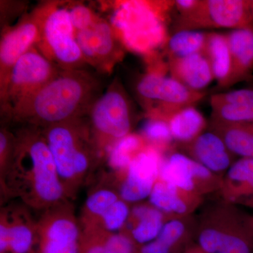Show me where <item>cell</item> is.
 I'll return each instance as SVG.
<instances>
[{
    "label": "cell",
    "instance_id": "cell-23",
    "mask_svg": "<svg viewBox=\"0 0 253 253\" xmlns=\"http://www.w3.org/2000/svg\"><path fill=\"white\" fill-rule=\"evenodd\" d=\"M218 87L226 89L230 78L231 58L226 34L209 32L204 50Z\"/></svg>",
    "mask_w": 253,
    "mask_h": 253
},
{
    "label": "cell",
    "instance_id": "cell-4",
    "mask_svg": "<svg viewBox=\"0 0 253 253\" xmlns=\"http://www.w3.org/2000/svg\"><path fill=\"white\" fill-rule=\"evenodd\" d=\"M196 237L206 253H253V214L221 201L196 219Z\"/></svg>",
    "mask_w": 253,
    "mask_h": 253
},
{
    "label": "cell",
    "instance_id": "cell-32",
    "mask_svg": "<svg viewBox=\"0 0 253 253\" xmlns=\"http://www.w3.org/2000/svg\"><path fill=\"white\" fill-rule=\"evenodd\" d=\"M129 205L123 199L118 200L101 218L100 229L109 233H118L122 231L130 214Z\"/></svg>",
    "mask_w": 253,
    "mask_h": 253
},
{
    "label": "cell",
    "instance_id": "cell-35",
    "mask_svg": "<svg viewBox=\"0 0 253 253\" xmlns=\"http://www.w3.org/2000/svg\"><path fill=\"white\" fill-rule=\"evenodd\" d=\"M184 253H205L204 251H202L199 247H198L197 246H191L189 249L186 250L185 252Z\"/></svg>",
    "mask_w": 253,
    "mask_h": 253
},
{
    "label": "cell",
    "instance_id": "cell-27",
    "mask_svg": "<svg viewBox=\"0 0 253 253\" xmlns=\"http://www.w3.org/2000/svg\"><path fill=\"white\" fill-rule=\"evenodd\" d=\"M121 199L117 190L99 187L88 196L80 221L82 231L100 229V222L106 211Z\"/></svg>",
    "mask_w": 253,
    "mask_h": 253
},
{
    "label": "cell",
    "instance_id": "cell-17",
    "mask_svg": "<svg viewBox=\"0 0 253 253\" xmlns=\"http://www.w3.org/2000/svg\"><path fill=\"white\" fill-rule=\"evenodd\" d=\"M211 121L219 123H253V86L211 96Z\"/></svg>",
    "mask_w": 253,
    "mask_h": 253
},
{
    "label": "cell",
    "instance_id": "cell-26",
    "mask_svg": "<svg viewBox=\"0 0 253 253\" xmlns=\"http://www.w3.org/2000/svg\"><path fill=\"white\" fill-rule=\"evenodd\" d=\"M149 146L141 134L130 133L111 146L106 153L108 166L113 171V179L117 183L131 161Z\"/></svg>",
    "mask_w": 253,
    "mask_h": 253
},
{
    "label": "cell",
    "instance_id": "cell-11",
    "mask_svg": "<svg viewBox=\"0 0 253 253\" xmlns=\"http://www.w3.org/2000/svg\"><path fill=\"white\" fill-rule=\"evenodd\" d=\"M159 178L203 197L219 192L222 183V176L176 151L165 156Z\"/></svg>",
    "mask_w": 253,
    "mask_h": 253
},
{
    "label": "cell",
    "instance_id": "cell-8",
    "mask_svg": "<svg viewBox=\"0 0 253 253\" xmlns=\"http://www.w3.org/2000/svg\"><path fill=\"white\" fill-rule=\"evenodd\" d=\"M253 26V0H197L192 9L178 15L173 23L172 33Z\"/></svg>",
    "mask_w": 253,
    "mask_h": 253
},
{
    "label": "cell",
    "instance_id": "cell-21",
    "mask_svg": "<svg viewBox=\"0 0 253 253\" xmlns=\"http://www.w3.org/2000/svg\"><path fill=\"white\" fill-rule=\"evenodd\" d=\"M168 69L171 77L196 91H204L214 80L204 52L185 57L169 58Z\"/></svg>",
    "mask_w": 253,
    "mask_h": 253
},
{
    "label": "cell",
    "instance_id": "cell-20",
    "mask_svg": "<svg viewBox=\"0 0 253 253\" xmlns=\"http://www.w3.org/2000/svg\"><path fill=\"white\" fill-rule=\"evenodd\" d=\"M230 49L231 70L227 88L241 82H253V26L226 33Z\"/></svg>",
    "mask_w": 253,
    "mask_h": 253
},
{
    "label": "cell",
    "instance_id": "cell-1",
    "mask_svg": "<svg viewBox=\"0 0 253 253\" xmlns=\"http://www.w3.org/2000/svg\"><path fill=\"white\" fill-rule=\"evenodd\" d=\"M14 135L11 161L0 180L1 194L19 198L26 207L42 212L70 201L42 129L23 125Z\"/></svg>",
    "mask_w": 253,
    "mask_h": 253
},
{
    "label": "cell",
    "instance_id": "cell-9",
    "mask_svg": "<svg viewBox=\"0 0 253 253\" xmlns=\"http://www.w3.org/2000/svg\"><path fill=\"white\" fill-rule=\"evenodd\" d=\"M82 228L71 201L43 211L31 253H79Z\"/></svg>",
    "mask_w": 253,
    "mask_h": 253
},
{
    "label": "cell",
    "instance_id": "cell-7",
    "mask_svg": "<svg viewBox=\"0 0 253 253\" xmlns=\"http://www.w3.org/2000/svg\"><path fill=\"white\" fill-rule=\"evenodd\" d=\"M88 114L95 139L104 156L115 143L131 133L132 105L117 83L99 96Z\"/></svg>",
    "mask_w": 253,
    "mask_h": 253
},
{
    "label": "cell",
    "instance_id": "cell-28",
    "mask_svg": "<svg viewBox=\"0 0 253 253\" xmlns=\"http://www.w3.org/2000/svg\"><path fill=\"white\" fill-rule=\"evenodd\" d=\"M196 224L193 215L170 218L156 239L171 253H178L195 237Z\"/></svg>",
    "mask_w": 253,
    "mask_h": 253
},
{
    "label": "cell",
    "instance_id": "cell-18",
    "mask_svg": "<svg viewBox=\"0 0 253 253\" xmlns=\"http://www.w3.org/2000/svg\"><path fill=\"white\" fill-rule=\"evenodd\" d=\"M204 197L186 191L158 177L149 202L169 217H185L204 204Z\"/></svg>",
    "mask_w": 253,
    "mask_h": 253
},
{
    "label": "cell",
    "instance_id": "cell-25",
    "mask_svg": "<svg viewBox=\"0 0 253 253\" xmlns=\"http://www.w3.org/2000/svg\"><path fill=\"white\" fill-rule=\"evenodd\" d=\"M208 130L220 136L236 156L253 158V123L226 124L210 121Z\"/></svg>",
    "mask_w": 253,
    "mask_h": 253
},
{
    "label": "cell",
    "instance_id": "cell-16",
    "mask_svg": "<svg viewBox=\"0 0 253 253\" xmlns=\"http://www.w3.org/2000/svg\"><path fill=\"white\" fill-rule=\"evenodd\" d=\"M179 147L183 154L222 177L236 161V156L220 136L211 130L204 131L194 141Z\"/></svg>",
    "mask_w": 253,
    "mask_h": 253
},
{
    "label": "cell",
    "instance_id": "cell-5",
    "mask_svg": "<svg viewBox=\"0 0 253 253\" xmlns=\"http://www.w3.org/2000/svg\"><path fill=\"white\" fill-rule=\"evenodd\" d=\"M126 1L118 4L111 22L125 45L140 54H149L167 42L163 24L164 3Z\"/></svg>",
    "mask_w": 253,
    "mask_h": 253
},
{
    "label": "cell",
    "instance_id": "cell-30",
    "mask_svg": "<svg viewBox=\"0 0 253 253\" xmlns=\"http://www.w3.org/2000/svg\"><path fill=\"white\" fill-rule=\"evenodd\" d=\"M219 194L222 201L235 206L253 208V176L229 178L223 176Z\"/></svg>",
    "mask_w": 253,
    "mask_h": 253
},
{
    "label": "cell",
    "instance_id": "cell-24",
    "mask_svg": "<svg viewBox=\"0 0 253 253\" xmlns=\"http://www.w3.org/2000/svg\"><path fill=\"white\" fill-rule=\"evenodd\" d=\"M167 123L174 142L178 146L188 144L206 131L208 123L195 106H187L172 113Z\"/></svg>",
    "mask_w": 253,
    "mask_h": 253
},
{
    "label": "cell",
    "instance_id": "cell-33",
    "mask_svg": "<svg viewBox=\"0 0 253 253\" xmlns=\"http://www.w3.org/2000/svg\"><path fill=\"white\" fill-rule=\"evenodd\" d=\"M69 14L73 26L77 32L89 28L96 21L90 10L83 5L73 6Z\"/></svg>",
    "mask_w": 253,
    "mask_h": 253
},
{
    "label": "cell",
    "instance_id": "cell-2",
    "mask_svg": "<svg viewBox=\"0 0 253 253\" xmlns=\"http://www.w3.org/2000/svg\"><path fill=\"white\" fill-rule=\"evenodd\" d=\"M99 83L79 69L64 70L10 111L16 122L43 128L84 117L97 100Z\"/></svg>",
    "mask_w": 253,
    "mask_h": 253
},
{
    "label": "cell",
    "instance_id": "cell-10",
    "mask_svg": "<svg viewBox=\"0 0 253 253\" xmlns=\"http://www.w3.org/2000/svg\"><path fill=\"white\" fill-rule=\"evenodd\" d=\"M43 55L31 49L15 63L1 97L10 109L41 89L59 73Z\"/></svg>",
    "mask_w": 253,
    "mask_h": 253
},
{
    "label": "cell",
    "instance_id": "cell-29",
    "mask_svg": "<svg viewBox=\"0 0 253 253\" xmlns=\"http://www.w3.org/2000/svg\"><path fill=\"white\" fill-rule=\"evenodd\" d=\"M207 36L208 33L201 31H181L172 33L166 42L168 59L204 52Z\"/></svg>",
    "mask_w": 253,
    "mask_h": 253
},
{
    "label": "cell",
    "instance_id": "cell-14",
    "mask_svg": "<svg viewBox=\"0 0 253 253\" xmlns=\"http://www.w3.org/2000/svg\"><path fill=\"white\" fill-rule=\"evenodd\" d=\"M83 57L92 66L110 68L121 56L116 32L105 21L96 20L89 28L76 33Z\"/></svg>",
    "mask_w": 253,
    "mask_h": 253
},
{
    "label": "cell",
    "instance_id": "cell-22",
    "mask_svg": "<svg viewBox=\"0 0 253 253\" xmlns=\"http://www.w3.org/2000/svg\"><path fill=\"white\" fill-rule=\"evenodd\" d=\"M27 208H4L9 224V253H31L34 249L36 221Z\"/></svg>",
    "mask_w": 253,
    "mask_h": 253
},
{
    "label": "cell",
    "instance_id": "cell-12",
    "mask_svg": "<svg viewBox=\"0 0 253 253\" xmlns=\"http://www.w3.org/2000/svg\"><path fill=\"white\" fill-rule=\"evenodd\" d=\"M165 156L150 145L141 151L117 181L121 199L129 204L149 199L159 177Z\"/></svg>",
    "mask_w": 253,
    "mask_h": 253
},
{
    "label": "cell",
    "instance_id": "cell-13",
    "mask_svg": "<svg viewBox=\"0 0 253 253\" xmlns=\"http://www.w3.org/2000/svg\"><path fill=\"white\" fill-rule=\"evenodd\" d=\"M41 35L55 59L65 70L78 69L84 57L75 37V30L66 9H54L42 20Z\"/></svg>",
    "mask_w": 253,
    "mask_h": 253
},
{
    "label": "cell",
    "instance_id": "cell-15",
    "mask_svg": "<svg viewBox=\"0 0 253 253\" xmlns=\"http://www.w3.org/2000/svg\"><path fill=\"white\" fill-rule=\"evenodd\" d=\"M41 25L38 16L37 19L26 20L3 36L0 45L1 91L6 86L15 63L41 36Z\"/></svg>",
    "mask_w": 253,
    "mask_h": 253
},
{
    "label": "cell",
    "instance_id": "cell-3",
    "mask_svg": "<svg viewBox=\"0 0 253 253\" xmlns=\"http://www.w3.org/2000/svg\"><path fill=\"white\" fill-rule=\"evenodd\" d=\"M42 130L66 197L74 199L104 158L90 123L82 117Z\"/></svg>",
    "mask_w": 253,
    "mask_h": 253
},
{
    "label": "cell",
    "instance_id": "cell-34",
    "mask_svg": "<svg viewBox=\"0 0 253 253\" xmlns=\"http://www.w3.org/2000/svg\"><path fill=\"white\" fill-rule=\"evenodd\" d=\"M9 224L5 208L0 214V253H9Z\"/></svg>",
    "mask_w": 253,
    "mask_h": 253
},
{
    "label": "cell",
    "instance_id": "cell-19",
    "mask_svg": "<svg viewBox=\"0 0 253 253\" xmlns=\"http://www.w3.org/2000/svg\"><path fill=\"white\" fill-rule=\"evenodd\" d=\"M170 218L149 201L139 203L131 208L130 214L121 232L129 236L138 248L154 241Z\"/></svg>",
    "mask_w": 253,
    "mask_h": 253
},
{
    "label": "cell",
    "instance_id": "cell-6",
    "mask_svg": "<svg viewBox=\"0 0 253 253\" xmlns=\"http://www.w3.org/2000/svg\"><path fill=\"white\" fill-rule=\"evenodd\" d=\"M135 91L148 118L166 122L172 113L195 106L206 96V91L191 90L174 78L157 73L139 78Z\"/></svg>",
    "mask_w": 253,
    "mask_h": 253
},
{
    "label": "cell",
    "instance_id": "cell-31",
    "mask_svg": "<svg viewBox=\"0 0 253 253\" xmlns=\"http://www.w3.org/2000/svg\"><path fill=\"white\" fill-rule=\"evenodd\" d=\"M140 134L150 146L158 150L165 156L176 151V144L166 121L148 118L142 126Z\"/></svg>",
    "mask_w": 253,
    "mask_h": 253
}]
</instances>
